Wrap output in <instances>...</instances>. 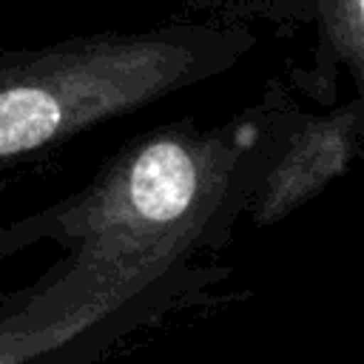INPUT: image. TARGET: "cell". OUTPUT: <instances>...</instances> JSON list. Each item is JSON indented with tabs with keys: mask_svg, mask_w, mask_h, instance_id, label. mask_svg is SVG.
<instances>
[{
	"mask_svg": "<svg viewBox=\"0 0 364 364\" xmlns=\"http://www.w3.org/2000/svg\"><path fill=\"white\" fill-rule=\"evenodd\" d=\"M245 31L171 26L0 54V168L225 71Z\"/></svg>",
	"mask_w": 364,
	"mask_h": 364,
	"instance_id": "6da1fadb",
	"label": "cell"
},
{
	"mask_svg": "<svg viewBox=\"0 0 364 364\" xmlns=\"http://www.w3.org/2000/svg\"><path fill=\"white\" fill-rule=\"evenodd\" d=\"M228 145L199 136L156 134L134 145L102 176L65 228L82 239L91 273L156 267L162 253L191 247L228 188Z\"/></svg>",
	"mask_w": 364,
	"mask_h": 364,
	"instance_id": "7a4b0ae2",
	"label": "cell"
},
{
	"mask_svg": "<svg viewBox=\"0 0 364 364\" xmlns=\"http://www.w3.org/2000/svg\"><path fill=\"white\" fill-rule=\"evenodd\" d=\"M358 105L336 111L307 122V128L290 139V151L279 159L270 185L259 202V222H273L293 210L301 199L316 193L327 179L344 171L350 145L355 139Z\"/></svg>",
	"mask_w": 364,
	"mask_h": 364,
	"instance_id": "3957f363",
	"label": "cell"
}]
</instances>
